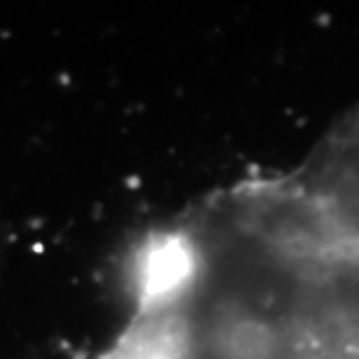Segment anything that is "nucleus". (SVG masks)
<instances>
[{"label":"nucleus","mask_w":359,"mask_h":359,"mask_svg":"<svg viewBox=\"0 0 359 359\" xmlns=\"http://www.w3.org/2000/svg\"><path fill=\"white\" fill-rule=\"evenodd\" d=\"M128 292L91 359H359V241L297 210L196 215L135 257Z\"/></svg>","instance_id":"obj_1"}]
</instances>
